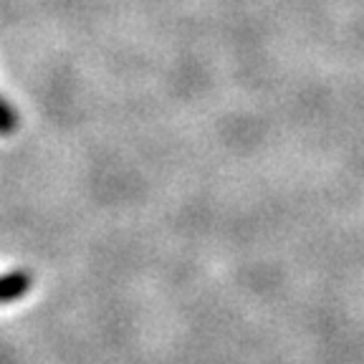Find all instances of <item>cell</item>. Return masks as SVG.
I'll use <instances>...</instances> for the list:
<instances>
[{
	"mask_svg": "<svg viewBox=\"0 0 364 364\" xmlns=\"http://www.w3.org/2000/svg\"><path fill=\"white\" fill-rule=\"evenodd\" d=\"M16 127V112L11 102H3V134H11Z\"/></svg>",
	"mask_w": 364,
	"mask_h": 364,
	"instance_id": "7a4b0ae2",
	"label": "cell"
},
{
	"mask_svg": "<svg viewBox=\"0 0 364 364\" xmlns=\"http://www.w3.org/2000/svg\"><path fill=\"white\" fill-rule=\"evenodd\" d=\"M31 289V276L26 271H13L8 273L6 279H3V294H0V299H3V304H13L16 299H21V296H26Z\"/></svg>",
	"mask_w": 364,
	"mask_h": 364,
	"instance_id": "6da1fadb",
	"label": "cell"
}]
</instances>
